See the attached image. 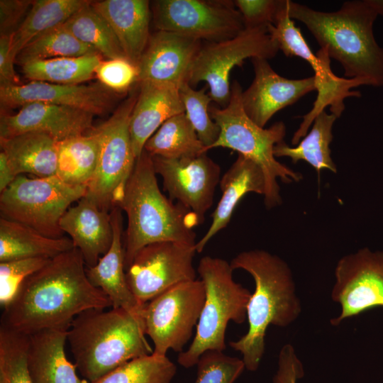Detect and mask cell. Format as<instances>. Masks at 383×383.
<instances>
[{
	"instance_id": "1",
	"label": "cell",
	"mask_w": 383,
	"mask_h": 383,
	"mask_svg": "<svg viewBox=\"0 0 383 383\" xmlns=\"http://www.w3.org/2000/svg\"><path fill=\"white\" fill-rule=\"evenodd\" d=\"M85 266L76 248L50 259L24 280L4 309L1 324L28 335L44 329L68 330L79 313L112 307L89 280Z\"/></svg>"
},
{
	"instance_id": "2",
	"label": "cell",
	"mask_w": 383,
	"mask_h": 383,
	"mask_svg": "<svg viewBox=\"0 0 383 383\" xmlns=\"http://www.w3.org/2000/svg\"><path fill=\"white\" fill-rule=\"evenodd\" d=\"M288 9L289 16L307 27L330 58L340 63L346 78L383 86V48L373 33L378 14L367 0L345 1L334 12L316 11L288 0Z\"/></svg>"
},
{
	"instance_id": "3",
	"label": "cell",
	"mask_w": 383,
	"mask_h": 383,
	"mask_svg": "<svg viewBox=\"0 0 383 383\" xmlns=\"http://www.w3.org/2000/svg\"><path fill=\"white\" fill-rule=\"evenodd\" d=\"M230 264L233 270L248 272L255 282V291L247 306L248 330L238 340L229 343L242 355L245 369L254 372L265 353L268 326L290 325L301 313V306L291 270L277 255L251 250L238 253Z\"/></svg>"
},
{
	"instance_id": "4",
	"label": "cell",
	"mask_w": 383,
	"mask_h": 383,
	"mask_svg": "<svg viewBox=\"0 0 383 383\" xmlns=\"http://www.w3.org/2000/svg\"><path fill=\"white\" fill-rule=\"evenodd\" d=\"M152 156L145 150L137 158L118 205L127 216L125 268L143 247L173 241L195 245L194 228L199 218L183 205L166 197L158 186Z\"/></svg>"
},
{
	"instance_id": "5",
	"label": "cell",
	"mask_w": 383,
	"mask_h": 383,
	"mask_svg": "<svg viewBox=\"0 0 383 383\" xmlns=\"http://www.w3.org/2000/svg\"><path fill=\"white\" fill-rule=\"evenodd\" d=\"M105 309L79 313L67 331L74 365L89 382L153 353L145 336L142 317L123 309Z\"/></svg>"
},
{
	"instance_id": "6",
	"label": "cell",
	"mask_w": 383,
	"mask_h": 383,
	"mask_svg": "<svg viewBox=\"0 0 383 383\" xmlns=\"http://www.w3.org/2000/svg\"><path fill=\"white\" fill-rule=\"evenodd\" d=\"M242 87L234 80L231 86V98L225 108L209 107L212 119L220 128L217 140L210 147L226 148L255 162L262 170L265 190L264 201L272 209L282 202L277 178L285 183L299 182L301 174L279 162L274 155V147L284 140L286 126L282 121L268 128L255 124L245 113L241 102Z\"/></svg>"
},
{
	"instance_id": "7",
	"label": "cell",
	"mask_w": 383,
	"mask_h": 383,
	"mask_svg": "<svg viewBox=\"0 0 383 383\" xmlns=\"http://www.w3.org/2000/svg\"><path fill=\"white\" fill-rule=\"evenodd\" d=\"M233 270L224 259L201 258L197 272L205 287L206 296L195 336L186 351L178 355L177 362L185 368L196 365L207 350L223 352L229 321L242 324L247 318L251 292L234 281Z\"/></svg>"
},
{
	"instance_id": "8",
	"label": "cell",
	"mask_w": 383,
	"mask_h": 383,
	"mask_svg": "<svg viewBox=\"0 0 383 383\" xmlns=\"http://www.w3.org/2000/svg\"><path fill=\"white\" fill-rule=\"evenodd\" d=\"M138 94V90H135L108 120L93 128L99 142L98 162L84 196L107 212L118 206L123 199L137 160L129 122Z\"/></svg>"
},
{
	"instance_id": "9",
	"label": "cell",
	"mask_w": 383,
	"mask_h": 383,
	"mask_svg": "<svg viewBox=\"0 0 383 383\" xmlns=\"http://www.w3.org/2000/svg\"><path fill=\"white\" fill-rule=\"evenodd\" d=\"M87 187L69 185L56 175H18L0 195L1 217L31 227L50 238L63 237L60 221L70 205L86 195Z\"/></svg>"
},
{
	"instance_id": "10",
	"label": "cell",
	"mask_w": 383,
	"mask_h": 383,
	"mask_svg": "<svg viewBox=\"0 0 383 383\" xmlns=\"http://www.w3.org/2000/svg\"><path fill=\"white\" fill-rule=\"evenodd\" d=\"M278 50L267 26L245 28L233 38L203 45L194 62L188 84L192 86L206 82L212 101L225 108L231 98L229 77L233 68L241 67L248 58L271 59Z\"/></svg>"
},
{
	"instance_id": "11",
	"label": "cell",
	"mask_w": 383,
	"mask_h": 383,
	"mask_svg": "<svg viewBox=\"0 0 383 383\" xmlns=\"http://www.w3.org/2000/svg\"><path fill=\"white\" fill-rule=\"evenodd\" d=\"M206 296L201 279L177 284L145 304L143 319L153 353H182L197 326Z\"/></svg>"
},
{
	"instance_id": "12",
	"label": "cell",
	"mask_w": 383,
	"mask_h": 383,
	"mask_svg": "<svg viewBox=\"0 0 383 383\" xmlns=\"http://www.w3.org/2000/svg\"><path fill=\"white\" fill-rule=\"evenodd\" d=\"M158 30L174 32L209 43L226 40L245 29L233 1L157 0L152 3Z\"/></svg>"
},
{
	"instance_id": "13",
	"label": "cell",
	"mask_w": 383,
	"mask_h": 383,
	"mask_svg": "<svg viewBox=\"0 0 383 383\" xmlns=\"http://www.w3.org/2000/svg\"><path fill=\"white\" fill-rule=\"evenodd\" d=\"M195 245L173 241L149 244L140 249L126 270L128 284L142 305L169 289L196 279Z\"/></svg>"
},
{
	"instance_id": "14",
	"label": "cell",
	"mask_w": 383,
	"mask_h": 383,
	"mask_svg": "<svg viewBox=\"0 0 383 383\" xmlns=\"http://www.w3.org/2000/svg\"><path fill=\"white\" fill-rule=\"evenodd\" d=\"M331 292L341 312L331 319L333 326L375 307H383V252L367 248L341 257L335 269Z\"/></svg>"
},
{
	"instance_id": "15",
	"label": "cell",
	"mask_w": 383,
	"mask_h": 383,
	"mask_svg": "<svg viewBox=\"0 0 383 383\" xmlns=\"http://www.w3.org/2000/svg\"><path fill=\"white\" fill-rule=\"evenodd\" d=\"M152 157L170 199L189 209L203 223L221 178L220 166L206 152L178 159Z\"/></svg>"
},
{
	"instance_id": "16",
	"label": "cell",
	"mask_w": 383,
	"mask_h": 383,
	"mask_svg": "<svg viewBox=\"0 0 383 383\" xmlns=\"http://www.w3.org/2000/svg\"><path fill=\"white\" fill-rule=\"evenodd\" d=\"M202 45L201 40L174 32L152 33L137 66L138 82L166 83L179 88L188 83Z\"/></svg>"
},
{
	"instance_id": "17",
	"label": "cell",
	"mask_w": 383,
	"mask_h": 383,
	"mask_svg": "<svg viewBox=\"0 0 383 383\" xmlns=\"http://www.w3.org/2000/svg\"><path fill=\"white\" fill-rule=\"evenodd\" d=\"M251 60L255 77L250 86L243 91L241 102L247 116L261 128L277 112L315 90L314 76L289 79L275 72L267 60Z\"/></svg>"
},
{
	"instance_id": "18",
	"label": "cell",
	"mask_w": 383,
	"mask_h": 383,
	"mask_svg": "<svg viewBox=\"0 0 383 383\" xmlns=\"http://www.w3.org/2000/svg\"><path fill=\"white\" fill-rule=\"evenodd\" d=\"M94 116L74 107L30 102L21 106L15 114L1 116L0 138L36 131L60 142L89 132L94 128Z\"/></svg>"
},
{
	"instance_id": "19",
	"label": "cell",
	"mask_w": 383,
	"mask_h": 383,
	"mask_svg": "<svg viewBox=\"0 0 383 383\" xmlns=\"http://www.w3.org/2000/svg\"><path fill=\"white\" fill-rule=\"evenodd\" d=\"M117 94L99 82L82 85L30 81L18 85L0 86V101L3 106H21L38 101L74 107L94 115L106 112L113 104Z\"/></svg>"
},
{
	"instance_id": "20",
	"label": "cell",
	"mask_w": 383,
	"mask_h": 383,
	"mask_svg": "<svg viewBox=\"0 0 383 383\" xmlns=\"http://www.w3.org/2000/svg\"><path fill=\"white\" fill-rule=\"evenodd\" d=\"M184 113L179 88L154 82H138V94L132 111L129 131L137 159L147 140L171 117Z\"/></svg>"
},
{
	"instance_id": "21",
	"label": "cell",
	"mask_w": 383,
	"mask_h": 383,
	"mask_svg": "<svg viewBox=\"0 0 383 383\" xmlns=\"http://www.w3.org/2000/svg\"><path fill=\"white\" fill-rule=\"evenodd\" d=\"M110 216L113 231L111 247L94 266L87 267V275L90 282L109 298L111 308L123 309L143 318L145 304L139 303L126 279L121 209L114 207L110 211Z\"/></svg>"
},
{
	"instance_id": "22",
	"label": "cell",
	"mask_w": 383,
	"mask_h": 383,
	"mask_svg": "<svg viewBox=\"0 0 383 383\" xmlns=\"http://www.w3.org/2000/svg\"><path fill=\"white\" fill-rule=\"evenodd\" d=\"M60 226L70 236L87 267L94 266L111 247L113 231L110 213L86 196L67 209Z\"/></svg>"
},
{
	"instance_id": "23",
	"label": "cell",
	"mask_w": 383,
	"mask_h": 383,
	"mask_svg": "<svg viewBox=\"0 0 383 383\" xmlns=\"http://www.w3.org/2000/svg\"><path fill=\"white\" fill-rule=\"evenodd\" d=\"M148 0L92 1L94 9L108 22L126 58L138 66L148 43L150 22Z\"/></svg>"
},
{
	"instance_id": "24",
	"label": "cell",
	"mask_w": 383,
	"mask_h": 383,
	"mask_svg": "<svg viewBox=\"0 0 383 383\" xmlns=\"http://www.w3.org/2000/svg\"><path fill=\"white\" fill-rule=\"evenodd\" d=\"M219 185L221 198L211 215V226L195 245L197 253L201 252L209 240L228 226L234 209L246 194L253 192L264 195L265 190L262 169L255 162L240 154L221 177Z\"/></svg>"
},
{
	"instance_id": "25",
	"label": "cell",
	"mask_w": 383,
	"mask_h": 383,
	"mask_svg": "<svg viewBox=\"0 0 383 383\" xmlns=\"http://www.w3.org/2000/svg\"><path fill=\"white\" fill-rule=\"evenodd\" d=\"M67 331L44 329L28 335L27 363L34 383H90L78 377L67 358Z\"/></svg>"
},
{
	"instance_id": "26",
	"label": "cell",
	"mask_w": 383,
	"mask_h": 383,
	"mask_svg": "<svg viewBox=\"0 0 383 383\" xmlns=\"http://www.w3.org/2000/svg\"><path fill=\"white\" fill-rule=\"evenodd\" d=\"M316 55L319 60V68L314 71L315 90L317 96L312 109L306 115L303 116V121L299 128L294 133L292 144L296 145L307 133L309 128L316 118L329 106L331 113L340 117L345 109L344 99L349 96L360 97L361 93L358 91H350L361 85H366L365 82L358 79H348L336 76L331 68V58L327 51L320 48Z\"/></svg>"
},
{
	"instance_id": "27",
	"label": "cell",
	"mask_w": 383,
	"mask_h": 383,
	"mask_svg": "<svg viewBox=\"0 0 383 383\" xmlns=\"http://www.w3.org/2000/svg\"><path fill=\"white\" fill-rule=\"evenodd\" d=\"M0 144L16 177L23 174H31L37 177L56 174L57 142L49 135L26 132L0 138Z\"/></svg>"
},
{
	"instance_id": "28",
	"label": "cell",
	"mask_w": 383,
	"mask_h": 383,
	"mask_svg": "<svg viewBox=\"0 0 383 383\" xmlns=\"http://www.w3.org/2000/svg\"><path fill=\"white\" fill-rule=\"evenodd\" d=\"M74 248L71 238L47 237L21 223L0 218V262L26 258L51 259Z\"/></svg>"
},
{
	"instance_id": "29",
	"label": "cell",
	"mask_w": 383,
	"mask_h": 383,
	"mask_svg": "<svg viewBox=\"0 0 383 383\" xmlns=\"http://www.w3.org/2000/svg\"><path fill=\"white\" fill-rule=\"evenodd\" d=\"M99 142L93 128L87 133L57 142L56 176L74 187H87L98 162Z\"/></svg>"
},
{
	"instance_id": "30",
	"label": "cell",
	"mask_w": 383,
	"mask_h": 383,
	"mask_svg": "<svg viewBox=\"0 0 383 383\" xmlns=\"http://www.w3.org/2000/svg\"><path fill=\"white\" fill-rule=\"evenodd\" d=\"M332 113L322 111L316 118L311 130L296 145L292 148L283 140L274 147L276 157H290L293 163L304 160L313 167L318 173L321 170L337 172L336 165L331 156L330 144L333 140L332 128L336 120Z\"/></svg>"
},
{
	"instance_id": "31",
	"label": "cell",
	"mask_w": 383,
	"mask_h": 383,
	"mask_svg": "<svg viewBox=\"0 0 383 383\" xmlns=\"http://www.w3.org/2000/svg\"><path fill=\"white\" fill-rule=\"evenodd\" d=\"M87 0H35L24 21L13 33L11 55L20 51L40 35L63 25L75 12L89 3Z\"/></svg>"
},
{
	"instance_id": "32",
	"label": "cell",
	"mask_w": 383,
	"mask_h": 383,
	"mask_svg": "<svg viewBox=\"0 0 383 383\" xmlns=\"http://www.w3.org/2000/svg\"><path fill=\"white\" fill-rule=\"evenodd\" d=\"M204 145L185 113L167 119L147 140L144 150L151 156L169 159L206 153Z\"/></svg>"
},
{
	"instance_id": "33",
	"label": "cell",
	"mask_w": 383,
	"mask_h": 383,
	"mask_svg": "<svg viewBox=\"0 0 383 383\" xmlns=\"http://www.w3.org/2000/svg\"><path fill=\"white\" fill-rule=\"evenodd\" d=\"M101 60L99 53L55 57L26 64L22 66V72L30 81L80 84L95 76V70Z\"/></svg>"
},
{
	"instance_id": "34",
	"label": "cell",
	"mask_w": 383,
	"mask_h": 383,
	"mask_svg": "<svg viewBox=\"0 0 383 383\" xmlns=\"http://www.w3.org/2000/svg\"><path fill=\"white\" fill-rule=\"evenodd\" d=\"M90 1L62 25L76 38L107 59L126 58L112 28ZM127 59V58H126Z\"/></svg>"
},
{
	"instance_id": "35",
	"label": "cell",
	"mask_w": 383,
	"mask_h": 383,
	"mask_svg": "<svg viewBox=\"0 0 383 383\" xmlns=\"http://www.w3.org/2000/svg\"><path fill=\"white\" fill-rule=\"evenodd\" d=\"M94 53L99 52L79 41L62 25L32 40L20 51L15 61L23 66L35 61Z\"/></svg>"
},
{
	"instance_id": "36",
	"label": "cell",
	"mask_w": 383,
	"mask_h": 383,
	"mask_svg": "<svg viewBox=\"0 0 383 383\" xmlns=\"http://www.w3.org/2000/svg\"><path fill=\"white\" fill-rule=\"evenodd\" d=\"M177 367L167 357L152 353L131 360L90 383H170Z\"/></svg>"
},
{
	"instance_id": "37",
	"label": "cell",
	"mask_w": 383,
	"mask_h": 383,
	"mask_svg": "<svg viewBox=\"0 0 383 383\" xmlns=\"http://www.w3.org/2000/svg\"><path fill=\"white\" fill-rule=\"evenodd\" d=\"M28 335L0 326V383H34L28 371Z\"/></svg>"
},
{
	"instance_id": "38",
	"label": "cell",
	"mask_w": 383,
	"mask_h": 383,
	"mask_svg": "<svg viewBox=\"0 0 383 383\" xmlns=\"http://www.w3.org/2000/svg\"><path fill=\"white\" fill-rule=\"evenodd\" d=\"M179 91L184 113L204 145V151L206 152L220 134V128L209 113V104L212 99L209 94L206 92V87L196 91L188 83H184L179 88Z\"/></svg>"
},
{
	"instance_id": "39",
	"label": "cell",
	"mask_w": 383,
	"mask_h": 383,
	"mask_svg": "<svg viewBox=\"0 0 383 383\" xmlns=\"http://www.w3.org/2000/svg\"><path fill=\"white\" fill-rule=\"evenodd\" d=\"M267 30L281 50L287 57H299L307 62L313 71L319 68V60L313 53L299 28L289 16L288 0H282L273 24Z\"/></svg>"
},
{
	"instance_id": "40",
	"label": "cell",
	"mask_w": 383,
	"mask_h": 383,
	"mask_svg": "<svg viewBox=\"0 0 383 383\" xmlns=\"http://www.w3.org/2000/svg\"><path fill=\"white\" fill-rule=\"evenodd\" d=\"M194 383H234L245 369L242 359L207 350L199 357Z\"/></svg>"
},
{
	"instance_id": "41",
	"label": "cell",
	"mask_w": 383,
	"mask_h": 383,
	"mask_svg": "<svg viewBox=\"0 0 383 383\" xmlns=\"http://www.w3.org/2000/svg\"><path fill=\"white\" fill-rule=\"evenodd\" d=\"M49 260L36 257L0 262V305L3 309L12 301L24 280Z\"/></svg>"
},
{
	"instance_id": "42",
	"label": "cell",
	"mask_w": 383,
	"mask_h": 383,
	"mask_svg": "<svg viewBox=\"0 0 383 383\" xmlns=\"http://www.w3.org/2000/svg\"><path fill=\"white\" fill-rule=\"evenodd\" d=\"M95 76L101 84L116 94L126 93L138 84V67L126 58L102 60Z\"/></svg>"
},
{
	"instance_id": "43",
	"label": "cell",
	"mask_w": 383,
	"mask_h": 383,
	"mask_svg": "<svg viewBox=\"0 0 383 383\" xmlns=\"http://www.w3.org/2000/svg\"><path fill=\"white\" fill-rule=\"evenodd\" d=\"M282 0H236L234 5L241 14L245 28L273 24Z\"/></svg>"
},
{
	"instance_id": "44",
	"label": "cell",
	"mask_w": 383,
	"mask_h": 383,
	"mask_svg": "<svg viewBox=\"0 0 383 383\" xmlns=\"http://www.w3.org/2000/svg\"><path fill=\"white\" fill-rule=\"evenodd\" d=\"M33 1L1 0L0 33L1 35H13L25 19Z\"/></svg>"
},
{
	"instance_id": "45",
	"label": "cell",
	"mask_w": 383,
	"mask_h": 383,
	"mask_svg": "<svg viewBox=\"0 0 383 383\" xmlns=\"http://www.w3.org/2000/svg\"><path fill=\"white\" fill-rule=\"evenodd\" d=\"M304 376L303 365L294 347L291 344L283 345L279 353L277 370L272 383H297Z\"/></svg>"
},
{
	"instance_id": "46",
	"label": "cell",
	"mask_w": 383,
	"mask_h": 383,
	"mask_svg": "<svg viewBox=\"0 0 383 383\" xmlns=\"http://www.w3.org/2000/svg\"><path fill=\"white\" fill-rule=\"evenodd\" d=\"M13 35H0V86L21 84L11 55Z\"/></svg>"
},
{
	"instance_id": "47",
	"label": "cell",
	"mask_w": 383,
	"mask_h": 383,
	"mask_svg": "<svg viewBox=\"0 0 383 383\" xmlns=\"http://www.w3.org/2000/svg\"><path fill=\"white\" fill-rule=\"evenodd\" d=\"M6 154L0 152V192H4L16 179Z\"/></svg>"
},
{
	"instance_id": "48",
	"label": "cell",
	"mask_w": 383,
	"mask_h": 383,
	"mask_svg": "<svg viewBox=\"0 0 383 383\" xmlns=\"http://www.w3.org/2000/svg\"><path fill=\"white\" fill-rule=\"evenodd\" d=\"M378 15L383 16V0H367Z\"/></svg>"
}]
</instances>
